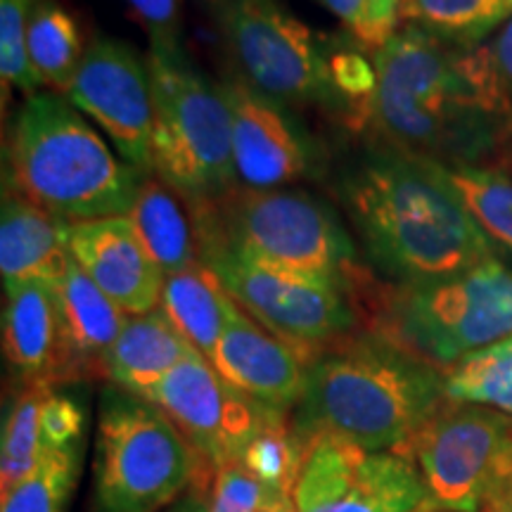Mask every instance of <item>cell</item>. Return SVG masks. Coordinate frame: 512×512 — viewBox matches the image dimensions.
<instances>
[{
  "instance_id": "obj_1",
  "label": "cell",
  "mask_w": 512,
  "mask_h": 512,
  "mask_svg": "<svg viewBox=\"0 0 512 512\" xmlns=\"http://www.w3.org/2000/svg\"><path fill=\"white\" fill-rule=\"evenodd\" d=\"M339 197L370 266L389 283H425L498 259V247L425 159L377 150L342 178Z\"/></svg>"
},
{
  "instance_id": "obj_2",
  "label": "cell",
  "mask_w": 512,
  "mask_h": 512,
  "mask_svg": "<svg viewBox=\"0 0 512 512\" xmlns=\"http://www.w3.org/2000/svg\"><path fill=\"white\" fill-rule=\"evenodd\" d=\"M446 403L441 370L358 330L311 356L290 418L304 451L320 437H339L382 453L411 439Z\"/></svg>"
},
{
  "instance_id": "obj_3",
  "label": "cell",
  "mask_w": 512,
  "mask_h": 512,
  "mask_svg": "<svg viewBox=\"0 0 512 512\" xmlns=\"http://www.w3.org/2000/svg\"><path fill=\"white\" fill-rule=\"evenodd\" d=\"M351 299L361 330L441 373L472 351L512 337V268L498 259L425 283H380L366 271Z\"/></svg>"
},
{
  "instance_id": "obj_4",
  "label": "cell",
  "mask_w": 512,
  "mask_h": 512,
  "mask_svg": "<svg viewBox=\"0 0 512 512\" xmlns=\"http://www.w3.org/2000/svg\"><path fill=\"white\" fill-rule=\"evenodd\" d=\"M10 190L69 223L126 216L143 176L60 93L27 98L8 145Z\"/></svg>"
},
{
  "instance_id": "obj_5",
  "label": "cell",
  "mask_w": 512,
  "mask_h": 512,
  "mask_svg": "<svg viewBox=\"0 0 512 512\" xmlns=\"http://www.w3.org/2000/svg\"><path fill=\"white\" fill-rule=\"evenodd\" d=\"M197 238L219 240L259 264L311 275L351 294L366 273L349 230L328 204L304 190H233L188 207Z\"/></svg>"
},
{
  "instance_id": "obj_6",
  "label": "cell",
  "mask_w": 512,
  "mask_h": 512,
  "mask_svg": "<svg viewBox=\"0 0 512 512\" xmlns=\"http://www.w3.org/2000/svg\"><path fill=\"white\" fill-rule=\"evenodd\" d=\"M214 470L162 408L110 387L100 396L93 448V512L169 510Z\"/></svg>"
},
{
  "instance_id": "obj_7",
  "label": "cell",
  "mask_w": 512,
  "mask_h": 512,
  "mask_svg": "<svg viewBox=\"0 0 512 512\" xmlns=\"http://www.w3.org/2000/svg\"><path fill=\"white\" fill-rule=\"evenodd\" d=\"M152 81V166L185 207L219 200L238 185L233 126L219 83L197 69L183 46L147 50Z\"/></svg>"
},
{
  "instance_id": "obj_8",
  "label": "cell",
  "mask_w": 512,
  "mask_h": 512,
  "mask_svg": "<svg viewBox=\"0 0 512 512\" xmlns=\"http://www.w3.org/2000/svg\"><path fill=\"white\" fill-rule=\"evenodd\" d=\"M233 74L280 105L344 112L318 36L280 0H207Z\"/></svg>"
},
{
  "instance_id": "obj_9",
  "label": "cell",
  "mask_w": 512,
  "mask_h": 512,
  "mask_svg": "<svg viewBox=\"0 0 512 512\" xmlns=\"http://www.w3.org/2000/svg\"><path fill=\"white\" fill-rule=\"evenodd\" d=\"M197 256L249 318L297 349L306 363L316 351L361 330L344 287L259 264L211 238H197Z\"/></svg>"
},
{
  "instance_id": "obj_10",
  "label": "cell",
  "mask_w": 512,
  "mask_h": 512,
  "mask_svg": "<svg viewBox=\"0 0 512 512\" xmlns=\"http://www.w3.org/2000/svg\"><path fill=\"white\" fill-rule=\"evenodd\" d=\"M394 453L415 465L430 512H484L512 477V415L448 401Z\"/></svg>"
},
{
  "instance_id": "obj_11",
  "label": "cell",
  "mask_w": 512,
  "mask_h": 512,
  "mask_svg": "<svg viewBox=\"0 0 512 512\" xmlns=\"http://www.w3.org/2000/svg\"><path fill=\"white\" fill-rule=\"evenodd\" d=\"M373 64L380 86L394 88L425 110L512 121L494 53L484 43L458 46L401 24L382 48L373 50Z\"/></svg>"
},
{
  "instance_id": "obj_12",
  "label": "cell",
  "mask_w": 512,
  "mask_h": 512,
  "mask_svg": "<svg viewBox=\"0 0 512 512\" xmlns=\"http://www.w3.org/2000/svg\"><path fill=\"white\" fill-rule=\"evenodd\" d=\"M297 512H430L425 484L401 453H370L339 437H320L306 451Z\"/></svg>"
},
{
  "instance_id": "obj_13",
  "label": "cell",
  "mask_w": 512,
  "mask_h": 512,
  "mask_svg": "<svg viewBox=\"0 0 512 512\" xmlns=\"http://www.w3.org/2000/svg\"><path fill=\"white\" fill-rule=\"evenodd\" d=\"M145 399L162 408L214 472L240 463L242 453L275 411L230 387L197 349Z\"/></svg>"
},
{
  "instance_id": "obj_14",
  "label": "cell",
  "mask_w": 512,
  "mask_h": 512,
  "mask_svg": "<svg viewBox=\"0 0 512 512\" xmlns=\"http://www.w3.org/2000/svg\"><path fill=\"white\" fill-rule=\"evenodd\" d=\"M67 98L83 117L100 126L128 166L140 176L155 174V105L147 55L117 38H95L83 53Z\"/></svg>"
},
{
  "instance_id": "obj_15",
  "label": "cell",
  "mask_w": 512,
  "mask_h": 512,
  "mask_svg": "<svg viewBox=\"0 0 512 512\" xmlns=\"http://www.w3.org/2000/svg\"><path fill=\"white\" fill-rule=\"evenodd\" d=\"M219 86L230 110L238 185L275 190L316 174V145L290 107L254 91L235 74Z\"/></svg>"
},
{
  "instance_id": "obj_16",
  "label": "cell",
  "mask_w": 512,
  "mask_h": 512,
  "mask_svg": "<svg viewBox=\"0 0 512 512\" xmlns=\"http://www.w3.org/2000/svg\"><path fill=\"white\" fill-rule=\"evenodd\" d=\"M69 254L128 316H143L159 309L164 273L128 216L72 223Z\"/></svg>"
},
{
  "instance_id": "obj_17",
  "label": "cell",
  "mask_w": 512,
  "mask_h": 512,
  "mask_svg": "<svg viewBox=\"0 0 512 512\" xmlns=\"http://www.w3.org/2000/svg\"><path fill=\"white\" fill-rule=\"evenodd\" d=\"M211 366L249 399L292 413L306 387V358L240 309L216 344Z\"/></svg>"
},
{
  "instance_id": "obj_18",
  "label": "cell",
  "mask_w": 512,
  "mask_h": 512,
  "mask_svg": "<svg viewBox=\"0 0 512 512\" xmlns=\"http://www.w3.org/2000/svg\"><path fill=\"white\" fill-rule=\"evenodd\" d=\"M60 313V375L57 384L102 377V361L124 330L128 313L83 273L69 254L55 280Z\"/></svg>"
},
{
  "instance_id": "obj_19",
  "label": "cell",
  "mask_w": 512,
  "mask_h": 512,
  "mask_svg": "<svg viewBox=\"0 0 512 512\" xmlns=\"http://www.w3.org/2000/svg\"><path fill=\"white\" fill-rule=\"evenodd\" d=\"M72 223L5 192L0 209V275L3 290L31 280L55 283L69 261Z\"/></svg>"
},
{
  "instance_id": "obj_20",
  "label": "cell",
  "mask_w": 512,
  "mask_h": 512,
  "mask_svg": "<svg viewBox=\"0 0 512 512\" xmlns=\"http://www.w3.org/2000/svg\"><path fill=\"white\" fill-rule=\"evenodd\" d=\"M3 354L22 382H48L55 387L60 375L55 283L31 280L5 290Z\"/></svg>"
},
{
  "instance_id": "obj_21",
  "label": "cell",
  "mask_w": 512,
  "mask_h": 512,
  "mask_svg": "<svg viewBox=\"0 0 512 512\" xmlns=\"http://www.w3.org/2000/svg\"><path fill=\"white\" fill-rule=\"evenodd\" d=\"M192 351L195 347L162 309L128 316L124 330L102 361V377L145 399Z\"/></svg>"
},
{
  "instance_id": "obj_22",
  "label": "cell",
  "mask_w": 512,
  "mask_h": 512,
  "mask_svg": "<svg viewBox=\"0 0 512 512\" xmlns=\"http://www.w3.org/2000/svg\"><path fill=\"white\" fill-rule=\"evenodd\" d=\"M159 309L169 316L192 347L211 361L230 318L238 311V304L233 302L221 280L202 261H197L181 273L164 275Z\"/></svg>"
},
{
  "instance_id": "obj_23",
  "label": "cell",
  "mask_w": 512,
  "mask_h": 512,
  "mask_svg": "<svg viewBox=\"0 0 512 512\" xmlns=\"http://www.w3.org/2000/svg\"><path fill=\"white\" fill-rule=\"evenodd\" d=\"M126 216L164 275L181 273L200 261L192 221L178 204L176 192L155 174L143 176Z\"/></svg>"
},
{
  "instance_id": "obj_24",
  "label": "cell",
  "mask_w": 512,
  "mask_h": 512,
  "mask_svg": "<svg viewBox=\"0 0 512 512\" xmlns=\"http://www.w3.org/2000/svg\"><path fill=\"white\" fill-rule=\"evenodd\" d=\"M430 164L448 188L456 192L486 238L512 256V169Z\"/></svg>"
},
{
  "instance_id": "obj_25",
  "label": "cell",
  "mask_w": 512,
  "mask_h": 512,
  "mask_svg": "<svg viewBox=\"0 0 512 512\" xmlns=\"http://www.w3.org/2000/svg\"><path fill=\"white\" fill-rule=\"evenodd\" d=\"M512 19V0H401V24L458 46H482Z\"/></svg>"
},
{
  "instance_id": "obj_26",
  "label": "cell",
  "mask_w": 512,
  "mask_h": 512,
  "mask_svg": "<svg viewBox=\"0 0 512 512\" xmlns=\"http://www.w3.org/2000/svg\"><path fill=\"white\" fill-rule=\"evenodd\" d=\"M27 50L43 86L67 95L86 50L74 17L57 0H38L29 22Z\"/></svg>"
},
{
  "instance_id": "obj_27",
  "label": "cell",
  "mask_w": 512,
  "mask_h": 512,
  "mask_svg": "<svg viewBox=\"0 0 512 512\" xmlns=\"http://www.w3.org/2000/svg\"><path fill=\"white\" fill-rule=\"evenodd\" d=\"M50 389L55 387L48 382H22V389L12 396L5 411L3 441H0V491L3 494L24 482L46 453L41 437V411Z\"/></svg>"
},
{
  "instance_id": "obj_28",
  "label": "cell",
  "mask_w": 512,
  "mask_h": 512,
  "mask_svg": "<svg viewBox=\"0 0 512 512\" xmlns=\"http://www.w3.org/2000/svg\"><path fill=\"white\" fill-rule=\"evenodd\" d=\"M446 399L512 415V337L472 351L444 370Z\"/></svg>"
},
{
  "instance_id": "obj_29",
  "label": "cell",
  "mask_w": 512,
  "mask_h": 512,
  "mask_svg": "<svg viewBox=\"0 0 512 512\" xmlns=\"http://www.w3.org/2000/svg\"><path fill=\"white\" fill-rule=\"evenodd\" d=\"M79 475L81 444L46 448L36 470L3 494L0 512H67Z\"/></svg>"
},
{
  "instance_id": "obj_30",
  "label": "cell",
  "mask_w": 512,
  "mask_h": 512,
  "mask_svg": "<svg viewBox=\"0 0 512 512\" xmlns=\"http://www.w3.org/2000/svg\"><path fill=\"white\" fill-rule=\"evenodd\" d=\"M306 451L292 430V418L285 411H273L266 425L242 453L240 463L273 491L294 498Z\"/></svg>"
},
{
  "instance_id": "obj_31",
  "label": "cell",
  "mask_w": 512,
  "mask_h": 512,
  "mask_svg": "<svg viewBox=\"0 0 512 512\" xmlns=\"http://www.w3.org/2000/svg\"><path fill=\"white\" fill-rule=\"evenodd\" d=\"M38 0H0V79L3 93L10 88L34 98L41 93V79L31 67L27 36L29 22L34 15Z\"/></svg>"
},
{
  "instance_id": "obj_32",
  "label": "cell",
  "mask_w": 512,
  "mask_h": 512,
  "mask_svg": "<svg viewBox=\"0 0 512 512\" xmlns=\"http://www.w3.org/2000/svg\"><path fill=\"white\" fill-rule=\"evenodd\" d=\"M273 496L280 491L256 479L242 463H230L214 472L209 512H259Z\"/></svg>"
},
{
  "instance_id": "obj_33",
  "label": "cell",
  "mask_w": 512,
  "mask_h": 512,
  "mask_svg": "<svg viewBox=\"0 0 512 512\" xmlns=\"http://www.w3.org/2000/svg\"><path fill=\"white\" fill-rule=\"evenodd\" d=\"M83 425H86V418H83L79 403L69 399V396L55 392V389H50L41 411L43 446L67 448L81 444Z\"/></svg>"
},
{
  "instance_id": "obj_34",
  "label": "cell",
  "mask_w": 512,
  "mask_h": 512,
  "mask_svg": "<svg viewBox=\"0 0 512 512\" xmlns=\"http://www.w3.org/2000/svg\"><path fill=\"white\" fill-rule=\"evenodd\" d=\"M128 8L143 24L150 36V46L176 48L183 46L181 5L178 0H126Z\"/></svg>"
},
{
  "instance_id": "obj_35",
  "label": "cell",
  "mask_w": 512,
  "mask_h": 512,
  "mask_svg": "<svg viewBox=\"0 0 512 512\" xmlns=\"http://www.w3.org/2000/svg\"><path fill=\"white\" fill-rule=\"evenodd\" d=\"M401 27V0H366V17L358 34L363 48L370 53L382 48Z\"/></svg>"
},
{
  "instance_id": "obj_36",
  "label": "cell",
  "mask_w": 512,
  "mask_h": 512,
  "mask_svg": "<svg viewBox=\"0 0 512 512\" xmlns=\"http://www.w3.org/2000/svg\"><path fill=\"white\" fill-rule=\"evenodd\" d=\"M489 46H491V53H494L498 74H501L505 95H508V102L512 107V19L501 31H498Z\"/></svg>"
},
{
  "instance_id": "obj_37",
  "label": "cell",
  "mask_w": 512,
  "mask_h": 512,
  "mask_svg": "<svg viewBox=\"0 0 512 512\" xmlns=\"http://www.w3.org/2000/svg\"><path fill=\"white\" fill-rule=\"evenodd\" d=\"M318 3L358 38L363 29V17H366V0H318Z\"/></svg>"
},
{
  "instance_id": "obj_38",
  "label": "cell",
  "mask_w": 512,
  "mask_h": 512,
  "mask_svg": "<svg viewBox=\"0 0 512 512\" xmlns=\"http://www.w3.org/2000/svg\"><path fill=\"white\" fill-rule=\"evenodd\" d=\"M209 501H211V486L197 484L192 486L183 498H178V501L166 512H209Z\"/></svg>"
},
{
  "instance_id": "obj_39",
  "label": "cell",
  "mask_w": 512,
  "mask_h": 512,
  "mask_svg": "<svg viewBox=\"0 0 512 512\" xmlns=\"http://www.w3.org/2000/svg\"><path fill=\"white\" fill-rule=\"evenodd\" d=\"M484 512H512V477L501 486V491L486 505Z\"/></svg>"
},
{
  "instance_id": "obj_40",
  "label": "cell",
  "mask_w": 512,
  "mask_h": 512,
  "mask_svg": "<svg viewBox=\"0 0 512 512\" xmlns=\"http://www.w3.org/2000/svg\"><path fill=\"white\" fill-rule=\"evenodd\" d=\"M259 512H297V508H294V498L280 494L273 496Z\"/></svg>"
}]
</instances>
